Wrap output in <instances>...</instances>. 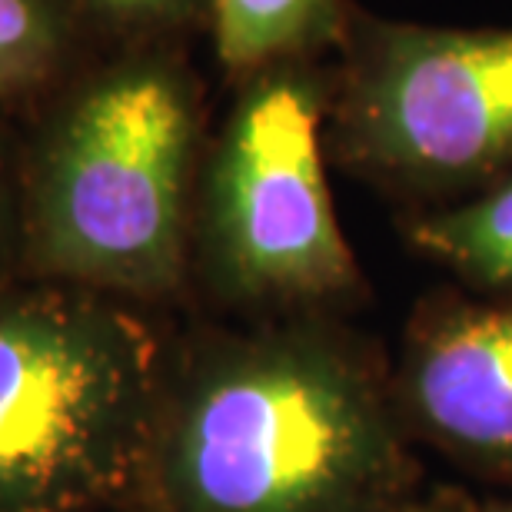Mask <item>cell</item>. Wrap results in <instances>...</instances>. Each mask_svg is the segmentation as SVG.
<instances>
[{
  "mask_svg": "<svg viewBox=\"0 0 512 512\" xmlns=\"http://www.w3.org/2000/svg\"><path fill=\"white\" fill-rule=\"evenodd\" d=\"M20 127V276L167 303L190 283L207 127L167 40L94 50Z\"/></svg>",
  "mask_w": 512,
  "mask_h": 512,
  "instance_id": "cell-2",
  "label": "cell"
},
{
  "mask_svg": "<svg viewBox=\"0 0 512 512\" xmlns=\"http://www.w3.org/2000/svg\"><path fill=\"white\" fill-rule=\"evenodd\" d=\"M330 94L306 60L240 80L207 140L193 200L190 280L247 320L336 316L363 296V273L326 183Z\"/></svg>",
  "mask_w": 512,
  "mask_h": 512,
  "instance_id": "cell-4",
  "label": "cell"
},
{
  "mask_svg": "<svg viewBox=\"0 0 512 512\" xmlns=\"http://www.w3.org/2000/svg\"><path fill=\"white\" fill-rule=\"evenodd\" d=\"M90 54L77 0H0V114L24 120Z\"/></svg>",
  "mask_w": 512,
  "mask_h": 512,
  "instance_id": "cell-7",
  "label": "cell"
},
{
  "mask_svg": "<svg viewBox=\"0 0 512 512\" xmlns=\"http://www.w3.org/2000/svg\"><path fill=\"white\" fill-rule=\"evenodd\" d=\"M393 386L413 439L512 486V300L419 306Z\"/></svg>",
  "mask_w": 512,
  "mask_h": 512,
  "instance_id": "cell-6",
  "label": "cell"
},
{
  "mask_svg": "<svg viewBox=\"0 0 512 512\" xmlns=\"http://www.w3.org/2000/svg\"><path fill=\"white\" fill-rule=\"evenodd\" d=\"M333 147L350 170L419 197L509 177L512 30H376L333 100Z\"/></svg>",
  "mask_w": 512,
  "mask_h": 512,
  "instance_id": "cell-5",
  "label": "cell"
},
{
  "mask_svg": "<svg viewBox=\"0 0 512 512\" xmlns=\"http://www.w3.org/2000/svg\"><path fill=\"white\" fill-rule=\"evenodd\" d=\"M167 366L137 303L27 276L0 286V512L130 509Z\"/></svg>",
  "mask_w": 512,
  "mask_h": 512,
  "instance_id": "cell-3",
  "label": "cell"
},
{
  "mask_svg": "<svg viewBox=\"0 0 512 512\" xmlns=\"http://www.w3.org/2000/svg\"><path fill=\"white\" fill-rule=\"evenodd\" d=\"M386 512H479V506H473L469 499L456 496V493H413L406 499H399L396 506H389Z\"/></svg>",
  "mask_w": 512,
  "mask_h": 512,
  "instance_id": "cell-12",
  "label": "cell"
},
{
  "mask_svg": "<svg viewBox=\"0 0 512 512\" xmlns=\"http://www.w3.org/2000/svg\"><path fill=\"white\" fill-rule=\"evenodd\" d=\"M77 7L94 44H147L167 40L203 10V0H77Z\"/></svg>",
  "mask_w": 512,
  "mask_h": 512,
  "instance_id": "cell-10",
  "label": "cell"
},
{
  "mask_svg": "<svg viewBox=\"0 0 512 512\" xmlns=\"http://www.w3.org/2000/svg\"><path fill=\"white\" fill-rule=\"evenodd\" d=\"M479 512H512V499H499V503L479 506Z\"/></svg>",
  "mask_w": 512,
  "mask_h": 512,
  "instance_id": "cell-13",
  "label": "cell"
},
{
  "mask_svg": "<svg viewBox=\"0 0 512 512\" xmlns=\"http://www.w3.org/2000/svg\"><path fill=\"white\" fill-rule=\"evenodd\" d=\"M409 243L459 280L512 300V173L409 223Z\"/></svg>",
  "mask_w": 512,
  "mask_h": 512,
  "instance_id": "cell-9",
  "label": "cell"
},
{
  "mask_svg": "<svg viewBox=\"0 0 512 512\" xmlns=\"http://www.w3.org/2000/svg\"><path fill=\"white\" fill-rule=\"evenodd\" d=\"M20 276V127L0 114V286Z\"/></svg>",
  "mask_w": 512,
  "mask_h": 512,
  "instance_id": "cell-11",
  "label": "cell"
},
{
  "mask_svg": "<svg viewBox=\"0 0 512 512\" xmlns=\"http://www.w3.org/2000/svg\"><path fill=\"white\" fill-rule=\"evenodd\" d=\"M203 14L220 67L240 84L323 47L340 24V0H203Z\"/></svg>",
  "mask_w": 512,
  "mask_h": 512,
  "instance_id": "cell-8",
  "label": "cell"
},
{
  "mask_svg": "<svg viewBox=\"0 0 512 512\" xmlns=\"http://www.w3.org/2000/svg\"><path fill=\"white\" fill-rule=\"evenodd\" d=\"M419 463L393 366L336 316L170 350L133 512H386Z\"/></svg>",
  "mask_w": 512,
  "mask_h": 512,
  "instance_id": "cell-1",
  "label": "cell"
}]
</instances>
